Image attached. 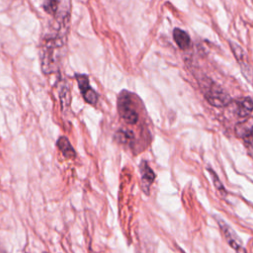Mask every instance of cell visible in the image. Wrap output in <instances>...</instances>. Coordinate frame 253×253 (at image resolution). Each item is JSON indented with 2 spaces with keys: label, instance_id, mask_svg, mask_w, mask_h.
Here are the masks:
<instances>
[{
  "label": "cell",
  "instance_id": "obj_15",
  "mask_svg": "<svg viewBox=\"0 0 253 253\" xmlns=\"http://www.w3.org/2000/svg\"><path fill=\"white\" fill-rule=\"evenodd\" d=\"M209 172L211 173V179H212V181H213V184H214V186L216 187V189L218 190V192H219L223 197L226 196V191L224 190V188H223V186H222V184H221L219 178L217 177V175H216L211 168L209 169Z\"/></svg>",
  "mask_w": 253,
  "mask_h": 253
},
{
  "label": "cell",
  "instance_id": "obj_9",
  "mask_svg": "<svg viewBox=\"0 0 253 253\" xmlns=\"http://www.w3.org/2000/svg\"><path fill=\"white\" fill-rule=\"evenodd\" d=\"M253 111V100L249 97L243 98L239 101H237L236 104V114L238 117L245 118L248 117Z\"/></svg>",
  "mask_w": 253,
  "mask_h": 253
},
{
  "label": "cell",
  "instance_id": "obj_16",
  "mask_svg": "<svg viewBox=\"0 0 253 253\" xmlns=\"http://www.w3.org/2000/svg\"><path fill=\"white\" fill-rule=\"evenodd\" d=\"M0 253H6V251H4V250L0 247Z\"/></svg>",
  "mask_w": 253,
  "mask_h": 253
},
{
  "label": "cell",
  "instance_id": "obj_13",
  "mask_svg": "<svg viewBox=\"0 0 253 253\" xmlns=\"http://www.w3.org/2000/svg\"><path fill=\"white\" fill-rule=\"evenodd\" d=\"M133 138H134V136H133L132 132L126 131V130H123V129L118 130L115 134V139L117 141H119L120 143H123V144L130 143L133 140Z\"/></svg>",
  "mask_w": 253,
  "mask_h": 253
},
{
  "label": "cell",
  "instance_id": "obj_14",
  "mask_svg": "<svg viewBox=\"0 0 253 253\" xmlns=\"http://www.w3.org/2000/svg\"><path fill=\"white\" fill-rule=\"evenodd\" d=\"M58 5H59V0H45L43 2L42 7L47 14L51 16H55L58 9Z\"/></svg>",
  "mask_w": 253,
  "mask_h": 253
},
{
  "label": "cell",
  "instance_id": "obj_12",
  "mask_svg": "<svg viewBox=\"0 0 253 253\" xmlns=\"http://www.w3.org/2000/svg\"><path fill=\"white\" fill-rule=\"evenodd\" d=\"M59 97H60L62 110H66L69 107V104H70L69 88H68L66 82L61 83V87H60V90H59Z\"/></svg>",
  "mask_w": 253,
  "mask_h": 253
},
{
  "label": "cell",
  "instance_id": "obj_7",
  "mask_svg": "<svg viewBox=\"0 0 253 253\" xmlns=\"http://www.w3.org/2000/svg\"><path fill=\"white\" fill-rule=\"evenodd\" d=\"M235 133L246 143H253V117L238 123L235 126Z\"/></svg>",
  "mask_w": 253,
  "mask_h": 253
},
{
  "label": "cell",
  "instance_id": "obj_4",
  "mask_svg": "<svg viewBox=\"0 0 253 253\" xmlns=\"http://www.w3.org/2000/svg\"><path fill=\"white\" fill-rule=\"evenodd\" d=\"M216 220H217V223H218L228 245L236 253H246V250H245L244 246L242 245V241L239 239L238 235L232 230V228L224 220H222L218 217H216Z\"/></svg>",
  "mask_w": 253,
  "mask_h": 253
},
{
  "label": "cell",
  "instance_id": "obj_6",
  "mask_svg": "<svg viewBox=\"0 0 253 253\" xmlns=\"http://www.w3.org/2000/svg\"><path fill=\"white\" fill-rule=\"evenodd\" d=\"M75 79L78 83V87L83 96L85 102L91 105H95L98 101V94L90 86L89 78L86 74H75Z\"/></svg>",
  "mask_w": 253,
  "mask_h": 253
},
{
  "label": "cell",
  "instance_id": "obj_11",
  "mask_svg": "<svg viewBox=\"0 0 253 253\" xmlns=\"http://www.w3.org/2000/svg\"><path fill=\"white\" fill-rule=\"evenodd\" d=\"M56 146L63 154L65 158H74L76 153L72 145L70 144L68 138L66 136H60L56 141Z\"/></svg>",
  "mask_w": 253,
  "mask_h": 253
},
{
  "label": "cell",
  "instance_id": "obj_5",
  "mask_svg": "<svg viewBox=\"0 0 253 253\" xmlns=\"http://www.w3.org/2000/svg\"><path fill=\"white\" fill-rule=\"evenodd\" d=\"M229 45L231 47V50H232L238 64L240 65V69H241L243 76L247 79V81L252 83L253 82V69L251 68V66L247 60V56H246L243 48L240 45H238L237 43L232 42H230Z\"/></svg>",
  "mask_w": 253,
  "mask_h": 253
},
{
  "label": "cell",
  "instance_id": "obj_10",
  "mask_svg": "<svg viewBox=\"0 0 253 253\" xmlns=\"http://www.w3.org/2000/svg\"><path fill=\"white\" fill-rule=\"evenodd\" d=\"M173 39H174L176 44L178 45V47H180L181 49H186L191 45V39H190L189 35L185 31H183L179 28L174 29Z\"/></svg>",
  "mask_w": 253,
  "mask_h": 253
},
{
  "label": "cell",
  "instance_id": "obj_8",
  "mask_svg": "<svg viewBox=\"0 0 253 253\" xmlns=\"http://www.w3.org/2000/svg\"><path fill=\"white\" fill-rule=\"evenodd\" d=\"M139 170L141 174V181H142V187L145 192L148 193L150 185L153 183L155 179V174L152 171V169L149 167L148 163L146 161H142L139 165Z\"/></svg>",
  "mask_w": 253,
  "mask_h": 253
},
{
  "label": "cell",
  "instance_id": "obj_1",
  "mask_svg": "<svg viewBox=\"0 0 253 253\" xmlns=\"http://www.w3.org/2000/svg\"><path fill=\"white\" fill-rule=\"evenodd\" d=\"M66 26L64 23L56 30V33L46 37L42 45V69L45 74L52 73L56 70L58 53L61 51L65 38Z\"/></svg>",
  "mask_w": 253,
  "mask_h": 253
},
{
  "label": "cell",
  "instance_id": "obj_2",
  "mask_svg": "<svg viewBox=\"0 0 253 253\" xmlns=\"http://www.w3.org/2000/svg\"><path fill=\"white\" fill-rule=\"evenodd\" d=\"M118 112L121 118L129 125H134L138 121V114L134 109L133 103L130 99V95L126 90L122 91L118 97L117 102Z\"/></svg>",
  "mask_w": 253,
  "mask_h": 253
},
{
  "label": "cell",
  "instance_id": "obj_3",
  "mask_svg": "<svg viewBox=\"0 0 253 253\" xmlns=\"http://www.w3.org/2000/svg\"><path fill=\"white\" fill-rule=\"evenodd\" d=\"M204 95L207 101L213 107L222 108L227 106L231 102L230 96L214 82L209 84Z\"/></svg>",
  "mask_w": 253,
  "mask_h": 253
}]
</instances>
